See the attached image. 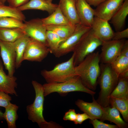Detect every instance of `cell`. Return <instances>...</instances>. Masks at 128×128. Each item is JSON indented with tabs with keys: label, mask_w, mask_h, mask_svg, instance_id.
Here are the masks:
<instances>
[{
	"label": "cell",
	"mask_w": 128,
	"mask_h": 128,
	"mask_svg": "<svg viewBox=\"0 0 128 128\" xmlns=\"http://www.w3.org/2000/svg\"><path fill=\"white\" fill-rule=\"evenodd\" d=\"M120 54L128 56V41H125L124 43L122 48Z\"/></svg>",
	"instance_id": "38"
},
{
	"label": "cell",
	"mask_w": 128,
	"mask_h": 128,
	"mask_svg": "<svg viewBox=\"0 0 128 128\" xmlns=\"http://www.w3.org/2000/svg\"><path fill=\"white\" fill-rule=\"evenodd\" d=\"M128 38V28L114 32L112 39L114 40H119Z\"/></svg>",
	"instance_id": "34"
},
{
	"label": "cell",
	"mask_w": 128,
	"mask_h": 128,
	"mask_svg": "<svg viewBox=\"0 0 128 128\" xmlns=\"http://www.w3.org/2000/svg\"><path fill=\"white\" fill-rule=\"evenodd\" d=\"M77 114L74 109H70L65 112L63 119L64 120H69L74 122L76 119Z\"/></svg>",
	"instance_id": "35"
},
{
	"label": "cell",
	"mask_w": 128,
	"mask_h": 128,
	"mask_svg": "<svg viewBox=\"0 0 128 128\" xmlns=\"http://www.w3.org/2000/svg\"><path fill=\"white\" fill-rule=\"evenodd\" d=\"M90 5L96 7L99 4L106 0H86Z\"/></svg>",
	"instance_id": "39"
},
{
	"label": "cell",
	"mask_w": 128,
	"mask_h": 128,
	"mask_svg": "<svg viewBox=\"0 0 128 128\" xmlns=\"http://www.w3.org/2000/svg\"><path fill=\"white\" fill-rule=\"evenodd\" d=\"M76 25H49L46 26L47 30L54 32L60 38L65 40L73 32Z\"/></svg>",
	"instance_id": "26"
},
{
	"label": "cell",
	"mask_w": 128,
	"mask_h": 128,
	"mask_svg": "<svg viewBox=\"0 0 128 128\" xmlns=\"http://www.w3.org/2000/svg\"><path fill=\"white\" fill-rule=\"evenodd\" d=\"M125 0H106L94 9V15L109 21L122 5Z\"/></svg>",
	"instance_id": "13"
},
{
	"label": "cell",
	"mask_w": 128,
	"mask_h": 128,
	"mask_svg": "<svg viewBox=\"0 0 128 128\" xmlns=\"http://www.w3.org/2000/svg\"><path fill=\"white\" fill-rule=\"evenodd\" d=\"M104 113L101 121L108 120L114 123L120 128H124L128 127L126 122L121 118L119 111L115 107L109 106L103 107Z\"/></svg>",
	"instance_id": "20"
},
{
	"label": "cell",
	"mask_w": 128,
	"mask_h": 128,
	"mask_svg": "<svg viewBox=\"0 0 128 128\" xmlns=\"http://www.w3.org/2000/svg\"><path fill=\"white\" fill-rule=\"evenodd\" d=\"M24 23L23 29L26 35L30 38L43 44L48 47L46 39L47 30L41 19H34L26 21Z\"/></svg>",
	"instance_id": "9"
},
{
	"label": "cell",
	"mask_w": 128,
	"mask_h": 128,
	"mask_svg": "<svg viewBox=\"0 0 128 128\" xmlns=\"http://www.w3.org/2000/svg\"><path fill=\"white\" fill-rule=\"evenodd\" d=\"M50 2H52V0H45Z\"/></svg>",
	"instance_id": "42"
},
{
	"label": "cell",
	"mask_w": 128,
	"mask_h": 128,
	"mask_svg": "<svg viewBox=\"0 0 128 128\" xmlns=\"http://www.w3.org/2000/svg\"><path fill=\"white\" fill-rule=\"evenodd\" d=\"M90 121L94 128H119L116 125H114L106 123H104L102 121H99L98 120V119H95L90 120Z\"/></svg>",
	"instance_id": "32"
},
{
	"label": "cell",
	"mask_w": 128,
	"mask_h": 128,
	"mask_svg": "<svg viewBox=\"0 0 128 128\" xmlns=\"http://www.w3.org/2000/svg\"><path fill=\"white\" fill-rule=\"evenodd\" d=\"M12 98L8 94L0 91V106L5 108L10 103Z\"/></svg>",
	"instance_id": "33"
},
{
	"label": "cell",
	"mask_w": 128,
	"mask_h": 128,
	"mask_svg": "<svg viewBox=\"0 0 128 128\" xmlns=\"http://www.w3.org/2000/svg\"><path fill=\"white\" fill-rule=\"evenodd\" d=\"M3 113L0 110V120L4 119L3 117Z\"/></svg>",
	"instance_id": "40"
},
{
	"label": "cell",
	"mask_w": 128,
	"mask_h": 128,
	"mask_svg": "<svg viewBox=\"0 0 128 128\" xmlns=\"http://www.w3.org/2000/svg\"><path fill=\"white\" fill-rule=\"evenodd\" d=\"M23 21L13 18L0 17V28L23 29L24 24Z\"/></svg>",
	"instance_id": "31"
},
{
	"label": "cell",
	"mask_w": 128,
	"mask_h": 128,
	"mask_svg": "<svg viewBox=\"0 0 128 128\" xmlns=\"http://www.w3.org/2000/svg\"><path fill=\"white\" fill-rule=\"evenodd\" d=\"M99 52H93L87 56L75 66L77 75L79 76L84 85L94 91L96 88L101 72Z\"/></svg>",
	"instance_id": "1"
},
{
	"label": "cell",
	"mask_w": 128,
	"mask_h": 128,
	"mask_svg": "<svg viewBox=\"0 0 128 128\" xmlns=\"http://www.w3.org/2000/svg\"><path fill=\"white\" fill-rule=\"evenodd\" d=\"M91 28L81 24H77L73 32L60 44L53 54L59 58L73 52L82 36Z\"/></svg>",
	"instance_id": "7"
},
{
	"label": "cell",
	"mask_w": 128,
	"mask_h": 128,
	"mask_svg": "<svg viewBox=\"0 0 128 128\" xmlns=\"http://www.w3.org/2000/svg\"><path fill=\"white\" fill-rule=\"evenodd\" d=\"M10 17L24 21L26 18L22 11L17 8L7 6L4 4L0 5V17Z\"/></svg>",
	"instance_id": "28"
},
{
	"label": "cell",
	"mask_w": 128,
	"mask_h": 128,
	"mask_svg": "<svg viewBox=\"0 0 128 128\" xmlns=\"http://www.w3.org/2000/svg\"><path fill=\"white\" fill-rule=\"evenodd\" d=\"M49 52L48 48L45 45L30 38L24 53L23 60L40 62Z\"/></svg>",
	"instance_id": "10"
},
{
	"label": "cell",
	"mask_w": 128,
	"mask_h": 128,
	"mask_svg": "<svg viewBox=\"0 0 128 128\" xmlns=\"http://www.w3.org/2000/svg\"><path fill=\"white\" fill-rule=\"evenodd\" d=\"M91 28L95 36L101 41L112 40L114 32L108 21L95 16Z\"/></svg>",
	"instance_id": "12"
},
{
	"label": "cell",
	"mask_w": 128,
	"mask_h": 128,
	"mask_svg": "<svg viewBox=\"0 0 128 128\" xmlns=\"http://www.w3.org/2000/svg\"><path fill=\"white\" fill-rule=\"evenodd\" d=\"M91 119V118L87 114L84 113L82 114H77V118L74 122L76 124H81L84 121L88 119Z\"/></svg>",
	"instance_id": "37"
},
{
	"label": "cell",
	"mask_w": 128,
	"mask_h": 128,
	"mask_svg": "<svg viewBox=\"0 0 128 128\" xmlns=\"http://www.w3.org/2000/svg\"><path fill=\"white\" fill-rule=\"evenodd\" d=\"M128 14V0H125L110 20L116 32L124 29Z\"/></svg>",
	"instance_id": "19"
},
{
	"label": "cell",
	"mask_w": 128,
	"mask_h": 128,
	"mask_svg": "<svg viewBox=\"0 0 128 128\" xmlns=\"http://www.w3.org/2000/svg\"><path fill=\"white\" fill-rule=\"evenodd\" d=\"M75 67L74 55L73 54L68 60L58 64L50 70H42L41 74L47 83L63 82L77 76Z\"/></svg>",
	"instance_id": "4"
},
{
	"label": "cell",
	"mask_w": 128,
	"mask_h": 128,
	"mask_svg": "<svg viewBox=\"0 0 128 128\" xmlns=\"http://www.w3.org/2000/svg\"><path fill=\"white\" fill-rule=\"evenodd\" d=\"M0 55L8 75L14 76L16 68V54L13 42L4 41L0 40Z\"/></svg>",
	"instance_id": "11"
},
{
	"label": "cell",
	"mask_w": 128,
	"mask_h": 128,
	"mask_svg": "<svg viewBox=\"0 0 128 128\" xmlns=\"http://www.w3.org/2000/svg\"><path fill=\"white\" fill-rule=\"evenodd\" d=\"M46 39L49 52L53 54L57 50L60 44L64 40L54 32L47 30Z\"/></svg>",
	"instance_id": "29"
},
{
	"label": "cell",
	"mask_w": 128,
	"mask_h": 128,
	"mask_svg": "<svg viewBox=\"0 0 128 128\" xmlns=\"http://www.w3.org/2000/svg\"><path fill=\"white\" fill-rule=\"evenodd\" d=\"M3 4L1 2L0 0V5H3Z\"/></svg>",
	"instance_id": "43"
},
{
	"label": "cell",
	"mask_w": 128,
	"mask_h": 128,
	"mask_svg": "<svg viewBox=\"0 0 128 128\" xmlns=\"http://www.w3.org/2000/svg\"><path fill=\"white\" fill-rule=\"evenodd\" d=\"M25 35L23 29L0 28V40L4 41L13 42Z\"/></svg>",
	"instance_id": "23"
},
{
	"label": "cell",
	"mask_w": 128,
	"mask_h": 128,
	"mask_svg": "<svg viewBox=\"0 0 128 128\" xmlns=\"http://www.w3.org/2000/svg\"><path fill=\"white\" fill-rule=\"evenodd\" d=\"M102 41L94 35L91 28L82 37L73 51L75 66L81 62L88 55L101 46Z\"/></svg>",
	"instance_id": "6"
},
{
	"label": "cell",
	"mask_w": 128,
	"mask_h": 128,
	"mask_svg": "<svg viewBox=\"0 0 128 128\" xmlns=\"http://www.w3.org/2000/svg\"><path fill=\"white\" fill-rule=\"evenodd\" d=\"M32 83L35 91V97L33 103L26 107L28 119L37 123L41 128H59L58 124L53 122H47L43 117L44 96L43 85L34 80L32 81Z\"/></svg>",
	"instance_id": "3"
},
{
	"label": "cell",
	"mask_w": 128,
	"mask_h": 128,
	"mask_svg": "<svg viewBox=\"0 0 128 128\" xmlns=\"http://www.w3.org/2000/svg\"><path fill=\"white\" fill-rule=\"evenodd\" d=\"M76 0H60L58 6L62 13L72 25L80 24L76 6Z\"/></svg>",
	"instance_id": "16"
},
{
	"label": "cell",
	"mask_w": 128,
	"mask_h": 128,
	"mask_svg": "<svg viewBox=\"0 0 128 128\" xmlns=\"http://www.w3.org/2000/svg\"><path fill=\"white\" fill-rule=\"evenodd\" d=\"M17 78L14 76L7 75L4 70L2 63L0 60V91L18 96L15 89L17 87Z\"/></svg>",
	"instance_id": "17"
},
{
	"label": "cell",
	"mask_w": 128,
	"mask_h": 128,
	"mask_svg": "<svg viewBox=\"0 0 128 128\" xmlns=\"http://www.w3.org/2000/svg\"><path fill=\"white\" fill-rule=\"evenodd\" d=\"M101 72L98 80L100 90L97 102L101 106H109L110 95L116 86L119 76L112 69L111 64L101 63Z\"/></svg>",
	"instance_id": "2"
},
{
	"label": "cell",
	"mask_w": 128,
	"mask_h": 128,
	"mask_svg": "<svg viewBox=\"0 0 128 128\" xmlns=\"http://www.w3.org/2000/svg\"><path fill=\"white\" fill-rule=\"evenodd\" d=\"M41 19L43 24L45 26L73 25L63 14L58 5L55 11L50 15Z\"/></svg>",
	"instance_id": "22"
},
{
	"label": "cell",
	"mask_w": 128,
	"mask_h": 128,
	"mask_svg": "<svg viewBox=\"0 0 128 128\" xmlns=\"http://www.w3.org/2000/svg\"><path fill=\"white\" fill-rule=\"evenodd\" d=\"M124 39L103 41L101 45V52L100 54V61L103 64H111L120 54L124 43Z\"/></svg>",
	"instance_id": "8"
},
{
	"label": "cell",
	"mask_w": 128,
	"mask_h": 128,
	"mask_svg": "<svg viewBox=\"0 0 128 128\" xmlns=\"http://www.w3.org/2000/svg\"><path fill=\"white\" fill-rule=\"evenodd\" d=\"M115 72L119 75L128 70V56L121 54L111 64Z\"/></svg>",
	"instance_id": "30"
},
{
	"label": "cell",
	"mask_w": 128,
	"mask_h": 128,
	"mask_svg": "<svg viewBox=\"0 0 128 128\" xmlns=\"http://www.w3.org/2000/svg\"><path fill=\"white\" fill-rule=\"evenodd\" d=\"M110 96L119 98L128 97V78H119L118 83Z\"/></svg>",
	"instance_id": "27"
},
{
	"label": "cell",
	"mask_w": 128,
	"mask_h": 128,
	"mask_svg": "<svg viewBox=\"0 0 128 128\" xmlns=\"http://www.w3.org/2000/svg\"><path fill=\"white\" fill-rule=\"evenodd\" d=\"M109 103L116 108L121 114L124 120L128 122V97L117 98L110 96Z\"/></svg>",
	"instance_id": "24"
},
{
	"label": "cell",
	"mask_w": 128,
	"mask_h": 128,
	"mask_svg": "<svg viewBox=\"0 0 128 128\" xmlns=\"http://www.w3.org/2000/svg\"><path fill=\"white\" fill-rule=\"evenodd\" d=\"M92 101L88 102L80 99L75 102L76 105L82 111L88 115L91 118L99 119L101 121L104 111L101 106L92 97Z\"/></svg>",
	"instance_id": "14"
},
{
	"label": "cell",
	"mask_w": 128,
	"mask_h": 128,
	"mask_svg": "<svg viewBox=\"0 0 128 128\" xmlns=\"http://www.w3.org/2000/svg\"><path fill=\"white\" fill-rule=\"evenodd\" d=\"M58 6V5L45 0H30L25 4L17 8L20 11L28 9H37L52 14Z\"/></svg>",
	"instance_id": "18"
},
{
	"label": "cell",
	"mask_w": 128,
	"mask_h": 128,
	"mask_svg": "<svg viewBox=\"0 0 128 128\" xmlns=\"http://www.w3.org/2000/svg\"><path fill=\"white\" fill-rule=\"evenodd\" d=\"M30 0H6L9 6L14 8H18L26 4Z\"/></svg>",
	"instance_id": "36"
},
{
	"label": "cell",
	"mask_w": 128,
	"mask_h": 128,
	"mask_svg": "<svg viewBox=\"0 0 128 128\" xmlns=\"http://www.w3.org/2000/svg\"><path fill=\"white\" fill-rule=\"evenodd\" d=\"M43 86L44 97L54 92H57L62 96H64L69 92L73 91L84 92L92 96L96 93L94 91L90 90L86 87L78 76L64 82L47 83L43 84Z\"/></svg>",
	"instance_id": "5"
},
{
	"label": "cell",
	"mask_w": 128,
	"mask_h": 128,
	"mask_svg": "<svg viewBox=\"0 0 128 128\" xmlns=\"http://www.w3.org/2000/svg\"><path fill=\"white\" fill-rule=\"evenodd\" d=\"M30 38L25 35L19 38L13 43L16 54V68L20 66L23 61L24 53Z\"/></svg>",
	"instance_id": "21"
},
{
	"label": "cell",
	"mask_w": 128,
	"mask_h": 128,
	"mask_svg": "<svg viewBox=\"0 0 128 128\" xmlns=\"http://www.w3.org/2000/svg\"><path fill=\"white\" fill-rule=\"evenodd\" d=\"M18 106L10 103L5 108L3 117L7 124L8 128H16V122L18 117L17 112Z\"/></svg>",
	"instance_id": "25"
},
{
	"label": "cell",
	"mask_w": 128,
	"mask_h": 128,
	"mask_svg": "<svg viewBox=\"0 0 128 128\" xmlns=\"http://www.w3.org/2000/svg\"><path fill=\"white\" fill-rule=\"evenodd\" d=\"M86 0H76V6L80 24L91 27L93 20L94 9Z\"/></svg>",
	"instance_id": "15"
},
{
	"label": "cell",
	"mask_w": 128,
	"mask_h": 128,
	"mask_svg": "<svg viewBox=\"0 0 128 128\" xmlns=\"http://www.w3.org/2000/svg\"><path fill=\"white\" fill-rule=\"evenodd\" d=\"M1 2L4 4L5 2H6V0H0Z\"/></svg>",
	"instance_id": "41"
}]
</instances>
